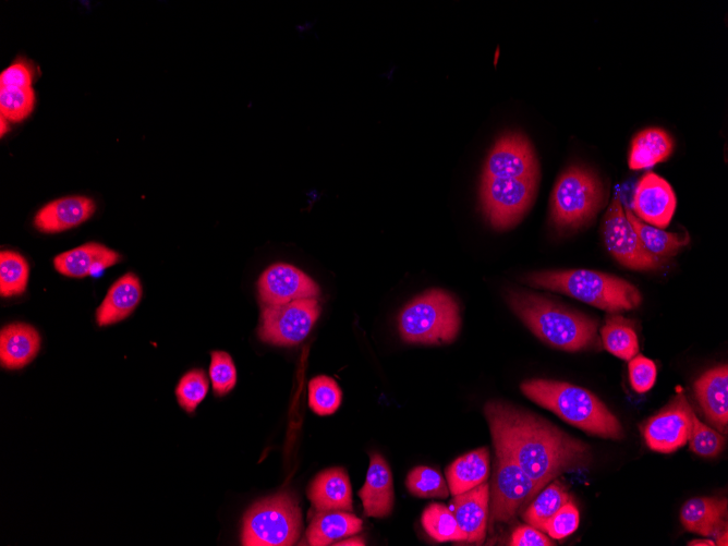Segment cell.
Masks as SVG:
<instances>
[{"label": "cell", "instance_id": "ab89813d", "mask_svg": "<svg viewBox=\"0 0 728 546\" xmlns=\"http://www.w3.org/2000/svg\"><path fill=\"white\" fill-rule=\"evenodd\" d=\"M628 368L630 384L636 392H645L654 386L656 365L652 360L636 354L629 361Z\"/></svg>", "mask_w": 728, "mask_h": 546}, {"label": "cell", "instance_id": "7bdbcfd3", "mask_svg": "<svg viewBox=\"0 0 728 546\" xmlns=\"http://www.w3.org/2000/svg\"><path fill=\"white\" fill-rule=\"evenodd\" d=\"M690 546H715V541L712 539H693L688 543Z\"/></svg>", "mask_w": 728, "mask_h": 546}, {"label": "cell", "instance_id": "9a60e30c", "mask_svg": "<svg viewBox=\"0 0 728 546\" xmlns=\"http://www.w3.org/2000/svg\"><path fill=\"white\" fill-rule=\"evenodd\" d=\"M676 205L675 192L665 179L648 172L639 180L632 208L640 220L659 229L666 228L674 216Z\"/></svg>", "mask_w": 728, "mask_h": 546}, {"label": "cell", "instance_id": "3957f363", "mask_svg": "<svg viewBox=\"0 0 728 546\" xmlns=\"http://www.w3.org/2000/svg\"><path fill=\"white\" fill-rule=\"evenodd\" d=\"M520 388L530 400L587 434L611 439L623 437L618 418L594 393L582 387L531 379L522 383Z\"/></svg>", "mask_w": 728, "mask_h": 546}, {"label": "cell", "instance_id": "44dd1931", "mask_svg": "<svg viewBox=\"0 0 728 546\" xmlns=\"http://www.w3.org/2000/svg\"><path fill=\"white\" fill-rule=\"evenodd\" d=\"M727 500L696 497L681 508L680 520L685 530L703 536H716L727 527Z\"/></svg>", "mask_w": 728, "mask_h": 546}, {"label": "cell", "instance_id": "4dcf8cb0", "mask_svg": "<svg viewBox=\"0 0 728 546\" xmlns=\"http://www.w3.org/2000/svg\"><path fill=\"white\" fill-rule=\"evenodd\" d=\"M421 522L425 532L436 542L466 541L453 513L444 505H428L422 513Z\"/></svg>", "mask_w": 728, "mask_h": 546}, {"label": "cell", "instance_id": "7c38bea8", "mask_svg": "<svg viewBox=\"0 0 728 546\" xmlns=\"http://www.w3.org/2000/svg\"><path fill=\"white\" fill-rule=\"evenodd\" d=\"M693 410L685 396L678 393L657 414L646 420L641 432L654 451L669 453L684 446L692 428Z\"/></svg>", "mask_w": 728, "mask_h": 546}, {"label": "cell", "instance_id": "d590c367", "mask_svg": "<svg viewBox=\"0 0 728 546\" xmlns=\"http://www.w3.org/2000/svg\"><path fill=\"white\" fill-rule=\"evenodd\" d=\"M688 441L690 450L697 456L713 458L723 451L726 438L717 430L701 422L695 413H693L692 428Z\"/></svg>", "mask_w": 728, "mask_h": 546}, {"label": "cell", "instance_id": "9c48e42d", "mask_svg": "<svg viewBox=\"0 0 728 546\" xmlns=\"http://www.w3.org/2000/svg\"><path fill=\"white\" fill-rule=\"evenodd\" d=\"M320 313L315 298L266 305L260 315V340L276 345H296L303 341Z\"/></svg>", "mask_w": 728, "mask_h": 546}, {"label": "cell", "instance_id": "5bb4252c", "mask_svg": "<svg viewBox=\"0 0 728 546\" xmlns=\"http://www.w3.org/2000/svg\"><path fill=\"white\" fill-rule=\"evenodd\" d=\"M258 294L266 305L283 304L293 300L315 298L317 283L290 264H274L258 279Z\"/></svg>", "mask_w": 728, "mask_h": 546}, {"label": "cell", "instance_id": "ffe728a7", "mask_svg": "<svg viewBox=\"0 0 728 546\" xmlns=\"http://www.w3.org/2000/svg\"><path fill=\"white\" fill-rule=\"evenodd\" d=\"M307 497L316 510H352V489L348 473L342 468H330L318 473L307 489Z\"/></svg>", "mask_w": 728, "mask_h": 546}, {"label": "cell", "instance_id": "f1b7e54d", "mask_svg": "<svg viewBox=\"0 0 728 546\" xmlns=\"http://www.w3.org/2000/svg\"><path fill=\"white\" fill-rule=\"evenodd\" d=\"M605 349L615 356L630 361L639 353L636 332L630 320L622 316H610L600 329Z\"/></svg>", "mask_w": 728, "mask_h": 546}, {"label": "cell", "instance_id": "74e56055", "mask_svg": "<svg viewBox=\"0 0 728 546\" xmlns=\"http://www.w3.org/2000/svg\"><path fill=\"white\" fill-rule=\"evenodd\" d=\"M210 356L209 377L213 390L217 396H223L235 386L236 369L227 352L213 351Z\"/></svg>", "mask_w": 728, "mask_h": 546}, {"label": "cell", "instance_id": "8fae6325", "mask_svg": "<svg viewBox=\"0 0 728 546\" xmlns=\"http://www.w3.org/2000/svg\"><path fill=\"white\" fill-rule=\"evenodd\" d=\"M602 234L610 255L628 268L650 270L662 264V260L648 253L641 243L618 196L614 197L605 214Z\"/></svg>", "mask_w": 728, "mask_h": 546}, {"label": "cell", "instance_id": "ee69618b", "mask_svg": "<svg viewBox=\"0 0 728 546\" xmlns=\"http://www.w3.org/2000/svg\"><path fill=\"white\" fill-rule=\"evenodd\" d=\"M335 545H359V546H362V545H365V544H364V541L362 538L353 537V538H350V539L338 542Z\"/></svg>", "mask_w": 728, "mask_h": 546}, {"label": "cell", "instance_id": "d4e9b609", "mask_svg": "<svg viewBox=\"0 0 728 546\" xmlns=\"http://www.w3.org/2000/svg\"><path fill=\"white\" fill-rule=\"evenodd\" d=\"M316 511L306 530V541L310 545H329L362 530V520L348 511Z\"/></svg>", "mask_w": 728, "mask_h": 546}, {"label": "cell", "instance_id": "7402d4cb", "mask_svg": "<svg viewBox=\"0 0 728 546\" xmlns=\"http://www.w3.org/2000/svg\"><path fill=\"white\" fill-rule=\"evenodd\" d=\"M120 260V255L99 243H86L54 257L56 269L69 277H85L93 271L110 267Z\"/></svg>", "mask_w": 728, "mask_h": 546}, {"label": "cell", "instance_id": "2e32d148", "mask_svg": "<svg viewBox=\"0 0 728 546\" xmlns=\"http://www.w3.org/2000/svg\"><path fill=\"white\" fill-rule=\"evenodd\" d=\"M488 503L489 484L487 482L453 496L449 509L466 535V542L483 543L488 519Z\"/></svg>", "mask_w": 728, "mask_h": 546}, {"label": "cell", "instance_id": "d6a6232c", "mask_svg": "<svg viewBox=\"0 0 728 546\" xmlns=\"http://www.w3.org/2000/svg\"><path fill=\"white\" fill-rule=\"evenodd\" d=\"M342 392L336 380L320 375L308 383V405L318 415L335 413L341 403Z\"/></svg>", "mask_w": 728, "mask_h": 546}, {"label": "cell", "instance_id": "f35d334b", "mask_svg": "<svg viewBox=\"0 0 728 546\" xmlns=\"http://www.w3.org/2000/svg\"><path fill=\"white\" fill-rule=\"evenodd\" d=\"M579 521V510L570 499L547 522L544 532L554 539H562L578 529Z\"/></svg>", "mask_w": 728, "mask_h": 546}, {"label": "cell", "instance_id": "e0dca14e", "mask_svg": "<svg viewBox=\"0 0 728 546\" xmlns=\"http://www.w3.org/2000/svg\"><path fill=\"white\" fill-rule=\"evenodd\" d=\"M696 399L709 423L726 433L728 425V366L718 365L694 383Z\"/></svg>", "mask_w": 728, "mask_h": 546}, {"label": "cell", "instance_id": "277c9868", "mask_svg": "<svg viewBox=\"0 0 728 546\" xmlns=\"http://www.w3.org/2000/svg\"><path fill=\"white\" fill-rule=\"evenodd\" d=\"M524 282L572 296L609 313L630 311L641 303L636 287L612 275L586 270H548L532 272Z\"/></svg>", "mask_w": 728, "mask_h": 546}, {"label": "cell", "instance_id": "b9f144b4", "mask_svg": "<svg viewBox=\"0 0 728 546\" xmlns=\"http://www.w3.org/2000/svg\"><path fill=\"white\" fill-rule=\"evenodd\" d=\"M509 545L511 546H553L554 542L541 530L532 525L518 526L512 535Z\"/></svg>", "mask_w": 728, "mask_h": 546}, {"label": "cell", "instance_id": "6da1fadb", "mask_svg": "<svg viewBox=\"0 0 728 546\" xmlns=\"http://www.w3.org/2000/svg\"><path fill=\"white\" fill-rule=\"evenodd\" d=\"M484 413L496 452L514 460L541 488L590 461L586 444L529 411L494 400Z\"/></svg>", "mask_w": 728, "mask_h": 546}, {"label": "cell", "instance_id": "52a82bcc", "mask_svg": "<svg viewBox=\"0 0 728 546\" xmlns=\"http://www.w3.org/2000/svg\"><path fill=\"white\" fill-rule=\"evenodd\" d=\"M604 201L598 177L584 167L568 168L558 179L551 194L550 216L561 229H577L589 222Z\"/></svg>", "mask_w": 728, "mask_h": 546}, {"label": "cell", "instance_id": "4fadbf2b", "mask_svg": "<svg viewBox=\"0 0 728 546\" xmlns=\"http://www.w3.org/2000/svg\"><path fill=\"white\" fill-rule=\"evenodd\" d=\"M483 177L538 179V165L529 141L521 134L500 137L490 150Z\"/></svg>", "mask_w": 728, "mask_h": 546}, {"label": "cell", "instance_id": "f6af8a7d", "mask_svg": "<svg viewBox=\"0 0 728 546\" xmlns=\"http://www.w3.org/2000/svg\"><path fill=\"white\" fill-rule=\"evenodd\" d=\"M9 131L8 120L0 117V134L3 136Z\"/></svg>", "mask_w": 728, "mask_h": 546}, {"label": "cell", "instance_id": "1f68e13d", "mask_svg": "<svg viewBox=\"0 0 728 546\" xmlns=\"http://www.w3.org/2000/svg\"><path fill=\"white\" fill-rule=\"evenodd\" d=\"M28 279V265L20 254L2 251L0 254V293L3 296L24 292Z\"/></svg>", "mask_w": 728, "mask_h": 546}, {"label": "cell", "instance_id": "836d02e7", "mask_svg": "<svg viewBox=\"0 0 728 546\" xmlns=\"http://www.w3.org/2000/svg\"><path fill=\"white\" fill-rule=\"evenodd\" d=\"M405 485L408 490L416 497L446 498L449 495V488L441 474L426 465L411 470Z\"/></svg>", "mask_w": 728, "mask_h": 546}, {"label": "cell", "instance_id": "7a4b0ae2", "mask_svg": "<svg viewBox=\"0 0 728 546\" xmlns=\"http://www.w3.org/2000/svg\"><path fill=\"white\" fill-rule=\"evenodd\" d=\"M506 300L529 329L554 348L574 352L595 341L597 324L584 314L524 291H509Z\"/></svg>", "mask_w": 728, "mask_h": 546}, {"label": "cell", "instance_id": "ba28073f", "mask_svg": "<svg viewBox=\"0 0 728 546\" xmlns=\"http://www.w3.org/2000/svg\"><path fill=\"white\" fill-rule=\"evenodd\" d=\"M537 180L483 177L481 202L488 222L499 230L515 225L533 202Z\"/></svg>", "mask_w": 728, "mask_h": 546}, {"label": "cell", "instance_id": "cb8c5ba5", "mask_svg": "<svg viewBox=\"0 0 728 546\" xmlns=\"http://www.w3.org/2000/svg\"><path fill=\"white\" fill-rule=\"evenodd\" d=\"M40 348L38 332L26 324H11L1 330L0 359L1 364L16 369L28 364Z\"/></svg>", "mask_w": 728, "mask_h": 546}, {"label": "cell", "instance_id": "d6986e66", "mask_svg": "<svg viewBox=\"0 0 728 546\" xmlns=\"http://www.w3.org/2000/svg\"><path fill=\"white\" fill-rule=\"evenodd\" d=\"M95 211V203L86 196H68L45 205L35 216L34 223L43 232L54 233L76 227Z\"/></svg>", "mask_w": 728, "mask_h": 546}, {"label": "cell", "instance_id": "484cf974", "mask_svg": "<svg viewBox=\"0 0 728 546\" xmlns=\"http://www.w3.org/2000/svg\"><path fill=\"white\" fill-rule=\"evenodd\" d=\"M489 472V452L483 447L454 460L447 469L449 493L458 495L485 482Z\"/></svg>", "mask_w": 728, "mask_h": 546}, {"label": "cell", "instance_id": "83f0119b", "mask_svg": "<svg viewBox=\"0 0 728 546\" xmlns=\"http://www.w3.org/2000/svg\"><path fill=\"white\" fill-rule=\"evenodd\" d=\"M624 215L645 250L660 260L674 256L689 243L688 234L680 235L655 228L640 220L629 208L624 209Z\"/></svg>", "mask_w": 728, "mask_h": 546}, {"label": "cell", "instance_id": "5b68a950", "mask_svg": "<svg viewBox=\"0 0 728 546\" xmlns=\"http://www.w3.org/2000/svg\"><path fill=\"white\" fill-rule=\"evenodd\" d=\"M456 300L444 290H429L414 298L401 311L398 327L401 338L411 343L451 342L460 329Z\"/></svg>", "mask_w": 728, "mask_h": 546}, {"label": "cell", "instance_id": "ac0fdd59", "mask_svg": "<svg viewBox=\"0 0 728 546\" xmlns=\"http://www.w3.org/2000/svg\"><path fill=\"white\" fill-rule=\"evenodd\" d=\"M364 512L367 517L385 518L393 507V483L386 460L376 452L371 453L365 483L359 490Z\"/></svg>", "mask_w": 728, "mask_h": 546}, {"label": "cell", "instance_id": "603a6c76", "mask_svg": "<svg viewBox=\"0 0 728 546\" xmlns=\"http://www.w3.org/2000/svg\"><path fill=\"white\" fill-rule=\"evenodd\" d=\"M142 287L138 278L128 272L109 289L96 312L99 326L114 324L129 316L139 303Z\"/></svg>", "mask_w": 728, "mask_h": 546}, {"label": "cell", "instance_id": "f546056e", "mask_svg": "<svg viewBox=\"0 0 728 546\" xmlns=\"http://www.w3.org/2000/svg\"><path fill=\"white\" fill-rule=\"evenodd\" d=\"M571 497L565 486L554 482L542 490L523 513L525 522L544 532L547 522Z\"/></svg>", "mask_w": 728, "mask_h": 546}, {"label": "cell", "instance_id": "8992f818", "mask_svg": "<svg viewBox=\"0 0 728 546\" xmlns=\"http://www.w3.org/2000/svg\"><path fill=\"white\" fill-rule=\"evenodd\" d=\"M302 530L298 500L289 493H279L255 502L244 514L242 545L290 546Z\"/></svg>", "mask_w": 728, "mask_h": 546}, {"label": "cell", "instance_id": "8d00e7d4", "mask_svg": "<svg viewBox=\"0 0 728 546\" xmlns=\"http://www.w3.org/2000/svg\"><path fill=\"white\" fill-rule=\"evenodd\" d=\"M208 391V379L203 369H193L183 375L175 388L181 408L191 413L203 401Z\"/></svg>", "mask_w": 728, "mask_h": 546}, {"label": "cell", "instance_id": "e575fe53", "mask_svg": "<svg viewBox=\"0 0 728 546\" xmlns=\"http://www.w3.org/2000/svg\"><path fill=\"white\" fill-rule=\"evenodd\" d=\"M34 105L35 93L32 87L0 88V113L8 121H22L33 111Z\"/></svg>", "mask_w": 728, "mask_h": 546}, {"label": "cell", "instance_id": "60d3db41", "mask_svg": "<svg viewBox=\"0 0 728 546\" xmlns=\"http://www.w3.org/2000/svg\"><path fill=\"white\" fill-rule=\"evenodd\" d=\"M33 72L24 62H15L2 71L0 75V88H27L32 87Z\"/></svg>", "mask_w": 728, "mask_h": 546}, {"label": "cell", "instance_id": "4316f807", "mask_svg": "<svg viewBox=\"0 0 728 546\" xmlns=\"http://www.w3.org/2000/svg\"><path fill=\"white\" fill-rule=\"evenodd\" d=\"M674 142L662 129L650 128L633 139L629 154V167L633 170L651 168L666 160L672 153Z\"/></svg>", "mask_w": 728, "mask_h": 546}, {"label": "cell", "instance_id": "30bf717a", "mask_svg": "<svg viewBox=\"0 0 728 546\" xmlns=\"http://www.w3.org/2000/svg\"><path fill=\"white\" fill-rule=\"evenodd\" d=\"M541 489L514 460L502 452H496L495 471L489 489L490 523L508 522L520 507Z\"/></svg>", "mask_w": 728, "mask_h": 546}]
</instances>
